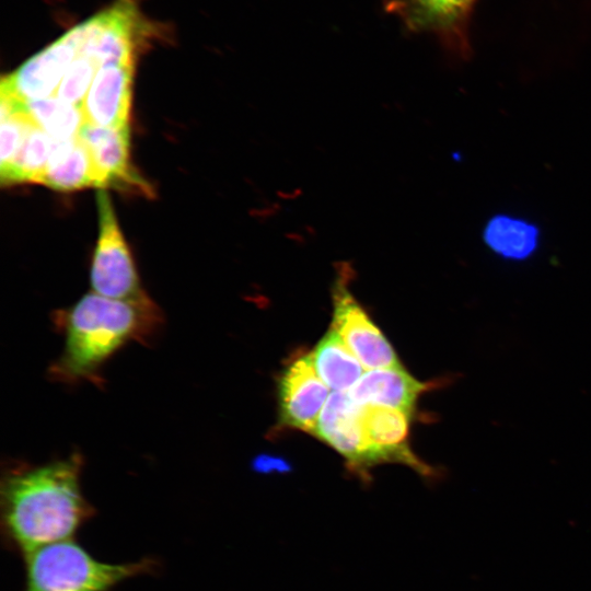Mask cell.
<instances>
[{
  "label": "cell",
  "mask_w": 591,
  "mask_h": 591,
  "mask_svg": "<svg viewBox=\"0 0 591 591\" xmlns=\"http://www.w3.org/2000/svg\"><path fill=\"white\" fill-rule=\"evenodd\" d=\"M83 459L74 452L43 465L15 463L0 484L1 529L8 546L27 553L72 538L95 513L81 490Z\"/></svg>",
  "instance_id": "6da1fadb"
},
{
  "label": "cell",
  "mask_w": 591,
  "mask_h": 591,
  "mask_svg": "<svg viewBox=\"0 0 591 591\" xmlns=\"http://www.w3.org/2000/svg\"><path fill=\"white\" fill-rule=\"evenodd\" d=\"M53 323L63 335L65 344L48 369L50 379L100 385L102 366L129 341L148 344L157 337L164 315L148 294L116 300L89 292L71 306L55 311Z\"/></svg>",
  "instance_id": "7a4b0ae2"
},
{
  "label": "cell",
  "mask_w": 591,
  "mask_h": 591,
  "mask_svg": "<svg viewBox=\"0 0 591 591\" xmlns=\"http://www.w3.org/2000/svg\"><path fill=\"white\" fill-rule=\"evenodd\" d=\"M23 557L24 591H111L157 567L151 558L114 565L100 561L72 538L40 546Z\"/></svg>",
  "instance_id": "3957f363"
},
{
  "label": "cell",
  "mask_w": 591,
  "mask_h": 591,
  "mask_svg": "<svg viewBox=\"0 0 591 591\" xmlns=\"http://www.w3.org/2000/svg\"><path fill=\"white\" fill-rule=\"evenodd\" d=\"M96 204L99 236L90 269L92 292L116 300H132L146 296L111 198L105 190L97 192Z\"/></svg>",
  "instance_id": "277c9868"
},
{
  "label": "cell",
  "mask_w": 591,
  "mask_h": 591,
  "mask_svg": "<svg viewBox=\"0 0 591 591\" xmlns=\"http://www.w3.org/2000/svg\"><path fill=\"white\" fill-rule=\"evenodd\" d=\"M336 271L332 291V327L364 369L402 367L390 341L350 292L349 283L354 276L350 264L339 263Z\"/></svg>",
  "instance_id": "5b68a950"
},
{
  "label": "cell",
  "mask_w": 591,
  "mask_h": 591,
  "mask_svg": "<svg viewBox=\"0 0 591 591\" xmlns=\"http://www.w3.org/2000/svg\"><path fill=\"white\" fill-rule=\"evenodd\" d=\"M329 394L315 371L311 354L297 356L278 380L280 426L314 434Z\"/></svg>",
  "instance_id": "8992f818"
},
{
  "label": "cell",
  "mask_w": 591,
  "mask_h": 591,
  "mask_svg": "<svg viewBox=\"0 0 591 591\" xmlns=\"http://www.w3.org/2000/svg\"><path fill=\"white\" fill-rule=\"evenodd\" d=\"M77 50L73 28L28 58L1 80V94L19 101H40L56 96L61 79Z\"/></svg>",
  "instance_id": "52a82bcc"
},
{
  "label": "cell",
  "mask_w": 591,
  "mask_h": 591,
  "mask_svg": "<svg viewBox=\"0 0 591 591\" xmlns=\"http://www.w3.org/2000/svg\"><path fill=\"white\" fill-rule=\"evenodd\" d=\"M361 406L347 392L329 394L313 436L337 451L348 470L368 483L373 467L361 425Z\"/></svg>",
  "instance_id": "ba28073f"
},
{
  "label": "cell",
  "mask_w": 591,
  "mask_h": 591,
  "mask_svg": "<svg viewBox=\"0 0 591 591\" xmlns=\"http://www.w3.org/2000/svg\"><path fill=\"white\" fill-rule=\"evenodd\" d=\"M412 416L395 408L361 406V425L372 465L401 463L429 480L437 479L439 471L419 460L408 445Z\"/></svg>",
  "instance_id": "9c48e42d"
},
{
  "label": "cell",
  "mask_w": 591,
  "mask_h": 591,
  "mask_svg": "<svg viewBox=\"0 0 591 591\" xmlns=\"http://www.w3.org/2000/svg\"><path fill=\"white\" fill-rule=\"evenodd\" d=\"M135 63L101 66L86 94L85 121L100 127H129Z\"/></svg>",
  "instance_id": "30bf717a"
},
{
  "label": "cell",
  "mask_w": 591,
  "mask_h": 591,
  "mask_svg": "<svg viewBox=\"0 0 591 591\" xmlns=\"http://www.w3.org/2000/svg\"><path fill=\"white\" fill-rule=\"evenodd\" d=\"M445 381L420 382L403 367L374 369L364 372L347 393L359 406L389 407L413 415L420 395Z\"/></svg>",
  "instance_id": "8fae6325"
},
{
  "label": "cell",
  "mask_w": 591,
  "mask_h": 591,
  "mask_svg": "<svg viewBox=\"0 0 591 591\" xmlns=\"http://www.w3.org/2000/svg\"><path fill=\"white\" fill-rule=\"evenodd\" d=\"M79 137L90 153L99 188L128 185L147 190L130 166V127H100L85 121Z\"/></svg>",
  "instance_id": "7c38bea8"
},
{
  "label": "cell",
  "mask_w": 591,
  "mask_h": 591,
  "mask_svg": "<svg viewBox=\"0 0 591 591\" xmlns=\"http://www.w3.org/2000/svg\"><path fill=\"white\" fill-rule=\"evenodd\" d=\"M40 184L62 192L86 187L99 188L90 153L79 136L53 140L47 169Z\"/></svg>",
  "instance_id": "4fadbf2b"
},
{
  "label": "cell",
  "mask_w": 591,
  "mask_h": 591,
  "mask_svg": "<svg viewBox=\"0 0 591 591\" xmlns=\"http://www.w3.org/2000/svg\"><path fill=\"white\" fill-rule=\"evenodd\" d=\"M311 358L316 373L333 392H347L363 374V367L331 327L317 343Z\"/></svg>",
  "instance_id": "5bb4252c"
},
{
  "label": "cell",
  "mask_w": 591,
  "mask_h": 591,
  "mask_svg": "<svg viewBox=\"0 0 591 591\" xmlns=\"http://www.w3.org/2000/svg\"><path fill=\"white\" fill-rule=\"evenodd\" d=\"M483 240L488 248L501 258L524 260L538 247L537 227L511 215H496L489 219L483 231Z\"/></svg>",
  "instance_id": "9a60e30c"
},
{
  "label": "cell",
  "mask_w": 591,
  "mask_h": 591,
  "mask_svg": "<svg viewBox=\"0 0 591 591\" xmlns=\"http://www.w3.org/2000/svg\"><path fill=\"white\" fill-rule=\"evenodd\" d=\"M53 138L32 124L13 160L0 169L3 184L42 183L47 169Z\"/></svg>",
  "instance_id": "2e32d148"
},
{
  "label": "cell",
  "mask_w": 591,
  "mask_h": 591,
  "mask_svg": "<svg viewBox=\"0 0 591 591\" xmlns=\"http://www.w3.org/2000/svg\"><path fill=\"white\" fill-rule=\"evenodd\" d=\"M473 0H387L414 30L447 27L464 15Z\"/></svg>",
  "instance_id": "e0dca14e"
},
{
  "label": "cell",
  "mask_w": 591,
  "mask_h": 591,
  "mask_svg": "<svg viewBox=\"0 0 591 591\" xmlns=\"http://www.w3.org/2000/svg\"><path fill=\"white\" fill-rule=\"evenodd\" d=\"M24 107L31 121L56 140L78 137L85 123L82 107L57 96L24 102Z\"/></svg>",
  "instance_id": "ac0fdd59"
},
{
  "label": "cell",
  "mask_w": 591,
  "mask_h": 591,
  "mask_svg": "<svg viewBox=\"0 0 591 591\" xmlns=\"http://www.w3.org/2000/svg\"><path fill=\"white\" fill-rule=\"evenodd\" d=\"M253 470L262 474H287L291 472V464L283 457L273 454H260L253 461Z\"/></svg>",
  "instance_id": "d6986e66"
}]
</instances>
